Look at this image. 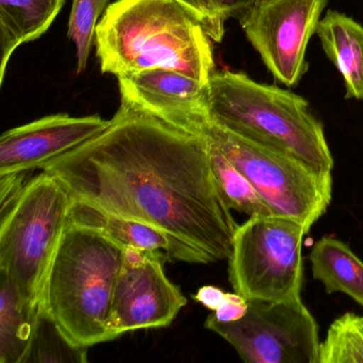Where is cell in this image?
<instances>
[{
    "label": "cell",
    "instance_id": "14",
    "mask_svg": "<svg viewBox=\"0 0 363 363\" xmlns=\"http://www.w3.org/2000/svg\"><path fill=\"white\" fill-rule=\"evenodd\" d=\"M316 35L327 58L341 74L345 99H363V26L337 10H328Z\"/></svg>",
    "mask_w": 363,
    "mask_h": 363
},
{
    "label": "cell",
    "instance_id": "21",
    "mask_svg": "<svg viewBox=\"0 0 363 363\" xmlns=\"http://www.w3.org/2000/svg\"><path fill=\"white\" fill-rule=\"evenodd\" d=\"M110 1L111 0H73L67 35L75 45L77 74H82L88 65L95 43L97 25Z\"/></svg>",
    "mask_w": 363,
    "mask_h": 363
},
{
    "label": "cell",
    "instance_id": "13",
    "mask_svg": "<svg viewBox=\"0 0 363 363\" xmlns=\"http://www.w3.org/2000/svg\"><path fill=\"white\" fill-rule=\"evenodd\" d=\"M69 223L99 231L123 247L130 246L143 250L164 252L169 261L194 264L211 263L201 250L165 231L139 220L110 213L74 197L69 209Z\"/></svg>",
    "mask_w": 363,
    "mask_h": 363
},
{
    "label": "cell",
    "instance_id": "12",
    "mask_svg": "<svg viewBox=\"0 0 363 363\" xmlns=\"http://www.w3.org/2000/svg\"><path fill=\"white\" fill-rule=\"evenodd\" d=\"M109 125L110 120L99 116L76 118L59 113L10 129L0 138V175L42 169Z\"/></svg>",
    "mask_w": 363,
    "mask_h": 363
},
{
    "label": "cell",
    "instance_id": "2",
    "mask_svg": "<svg viewBox=\"0 0 363 363\" xmlns=\"http://www.w3.org/2000/svg\"><path fill=\"white\" fill-rule=\"evenodd\" d=\"M94 44L101 73L116 78L160 67L208 84L216 73L211 39L177 0H116Z\"/></svg>",
    "mask_w": 363,
    "mask_h": 363
},
{
    "label": "cell",
    "instance_id": "5",
    "mask_svg": "<svg viewBox=\"0 0 363 363\" xmlns=\"http://www.w3.org/2000/svg\"><path fill=\"white\" fill-rule=\"evenodd\" d=\"M73 196L42 171L25 184L0 218V272L31 301H41L46 275L69 225Z\"/></svg>",
    "mask_w": 363,
    "mask_h": 363
},
{
    "label": "cell",
    "instance_id": "26",
    "mask_svg": "<svg viewBox=\"0 0 363 363\" xmlns=\"http://www.w3.org/2000/svg\"><path fill=\"white\" fill-rule=\"evenodd\" d=\"M226 293L222 289L214 286H203L193 295V299L205 306L207 309L216 311L222 305Z\"/></svg>",
    "mask_w": 363,
    "mask_h": 363
},
{
    "label": "cell",
    "instance_id": "15",
    "mask_svg": "<svg viewBox=\"0 0 363 363\" xmlns=\"http://www.w3.org/2000/svg\"><path fill=\"white\" fill-rule=\"evenodd\" d=\"M65 4V0H0V86L14 52L42 37Z\"/></svg>",
    "mask_w": 363,
    "mask_h": 363
},
{
    "label": "cell",
    "instance_id": "1",
    "mask_svg": "<svg viewBox=\"0 0 363 363\" xmlns=\"http://www.w3.org/2000/svg\"><path fill=\"white\" fill-rule=\"evenodd\" d=\"M42 171L74 199L145 223L228 260L239 225L214 178L203 135L121 103L106 130Z\"/></svg>",
    "mask_w": 363,
    "mask_h": 363
},
{
    "label": "cell",
    "instance_id": "9",
    "mask_svg": "<svg viewBox=\"0 0 363 363\" xmlns=\"http://www.w3.org/2000/svg\"><path fill=\"white\" fill-rule=\"evenodd\" d=\"M328 0H258L239 18L250 45L274 79L298 86L308 71V44Z\"/></svg>",
    "mask_w": 363,
    "mask_h": 363
},
{
    "label": "cell",
    "instance_id": "25",
    "mask_svg": "<svg viewBox=\"0 0 363 363\" xmlns=\"http://www.w3.org/2000/svg\"><path fill=\"white\" fill-rule=\"evenodd\" d=\"M218 18L226 23L229 18L239 20L244 12L258 0H209Z\"/></svg>",
    "mask_w": 363,
    "mask_h": 363
},
{
    "label": "cell",
    "instance_id": "8",
    "mask_svg": "<svg viewBox=\"0 0 363 363\" xmlns=\"http://www.w3.org/2000/svg\"><path fill=\"white\" fill-rule=\"evenodd\" d=\"M205 327L228 342L247 363H320L315 318L301 299L248 301L241 320L220 323L208 316Z\"/></svg>",
    "mask_w": 363,
    "mask_h": 363
},
{
    "label": "cell",
    "instance_id": "16",
    "mask_svg": "<svg viewBox=\"0 0 363 363\" xmlns=\"http://www.w3.org/2000/svg\"><path fill=\"white\" fill-rule=\"evenodd\" d=\"M0 363H25L41 318V301L25 297L0 272Z\"/></svg>",
    "mask_w": 363,
    "mask_h": 363
},
{
    "label": "cell",
    "instance_id": "19",
    "mask_svg": "<svg viewBox=\"0 0 363 363\" xmlns=\"http://www.w3.org/2000/svg\"><path fill=\"white\" fill-rule=\"evenodd\" d=\"M320 363H363V316L347 312L331 323L320 341Z\"/></svg>",
    "mask_w": 363,
    "mask_h": 363
},
{
    "label": "cell",
    "instance_id": "22",
    "mask_svg": "<svg viewBox=\"0 0 363 363\" xmlns=\"http://www.w3.org/2000/svg\"><path fill=\"white\" fill-rule=\"evenodd\" d=\"M205 29L210 39L220 43L224 39L225 23L218 18L209 0H177Z\"/></svg>",
    "mask_w": 363,
    "mask_h": 363
},
{
    "label": "cell",
    "instance_id": "23",
    "mask_svg": "<svg viewBox=\"0 0 363 363\" xmlns=\"http://www.w3.org/2000/svg\"><path fill=\"white\" fill-rule=\"evenodd\" d=\"M248 311V301L239 293H226L222 305L210 314L220 323H233L241 320Z\"/></svg>",
    "mask_w": 363,
    "mask_h": 363
},
{
    "label": "cell",
    "instance_id": "17",
    "mask_svg": "<svg viewBox=\"0 0 363 363\" xmlns=\"http://www.w3.org/2000/svg\"><path fill=\"white\" fill-rule=\"evenodd\" d=\"M314 279L328 294L340 292L363 306V261L335 238L323 237L309 255Z\"/></svg>",
    "mask_w": 363,
    "mask_h": 363
},
{
    "label": "cell",
    "instance_id": "11",
    "mask_svg": "<svg viewBox=\"0 0 363 363\" xmlns=\"http://www.w3.org/2000/svg\"><path fill=\"white\" fill-rule=\"evenodd\" d=\"M121 103L186 133L201 135L210 121L208 84L169 69L118 77Z\"/></svg>",
    "mask_w": 363,
    "mask_h": 363
},
{
    "label": "cell",
    "instance_id": "20",
    "mask_svg": "<svg viewBox=\"0 0 363 363\" xmlns=\"http://www.w3.org/2000/svg\"><path fill=\"white\" fill-rule=\"evenodd\" d=\"M88 362V348L72 343L42 310L39 327L25 363Z\"/></svg>",
    "mask_w": 363,
    "mask_h": 363
},
{
    "label": "cell",
    "instance_id": "7",
    "mask_svg": "<svg viewBox=\"0 0 363 363\" xmlns=\"http://www.w3.org/2000/svg\"><path fill=\"white\" fill-rule=\"evenodd\" d=\"M308 231L282 216H252L239 225L228 259L229 281L247 301L301 299L303 238Z\"/></svg>",
    "mask_w": 363,
    "mask_h": 363
},
{
    "label": "cell",
    "instance_id": "4",
    "mask_svg": "<svg viewBox=\"0 0 363 363\" xmlns=\"http://www.w3.org/2000/svg\"><path fill=\"white\" fill-rule=\"evenodd\" d=\"M208 109L210 120L231 133L291 155L316 171L333 172L324 126L301 95L240 72H216L208 84Z\"/></svg>",
    "mask_w": 363,
    "mask_h": 363
},
{
    "label": "cell",
    "instance_id": "24",
    "mask_svg": "<svg viewBox=\"0 0 363 363\" xmlns=\"http://www.w3.org/2000/svg\"><path fill=\"white\" fill-rule=\"evenodd\" d=\"M29 175L30 172L0 175V195H1L0 212H5L13 205L14 201L24 189L25 184L30 179L31 177H29Z\"/></svg>",
    "mask_w": 363,
    "mask_h": 363
},
{
    "label": "cell",
    "instance_id": "18",
    "mask_svg": "<svg viewBox=\"0 0 363 363\" xmlns=\"http://www.w3.org/2000/svg\"><path fill=\"white\" fill-rule=\"evenodd\" d=\"M205 137V135H203ZM210 161L220 194L231 210L250 216H275L252 182L205 137Z\"/></svg>",
    "mask_w": 363,
    "mask_h": 363
},
{
    "label": "cell",
    "instance_id": "10",
    "mask_svg": "<svg viewBox=\"0 0 363 363\" xmlns=\"http://www.w3.org/2000/svg\"><path fill=\"white\" fill-rule=\"evenodd\" d=\"M162 252L124 247L112 297L110 331L114 339L141 329L172 324L186 305L184 293L165 275Z\"/></svg>",
    "mask_w": 363,
    "mask_h": 363
},
{
    "label": "cell",
    "instance_id": "3",
    "mask_svg": "<svg viewBox=\"0 0 363 363\" xmlns=\"http://www.w3.org/2000/svg\"><path fill=\"white\" fill-rule=\"evenodd\" d=\"M124 247L107 235L67 225L46 275L41 307L75 345L91 347L114 339L112 297Z\"/></svg>",
    "mask_w": 363,
    "mask_h": 363
},
{
    "label": "cell",
    "instance_id": "6",
    "mask_svg": "<svg viewBox=\"0 0 363 363\" xmlns=\"http://www.w3.org/2000/svg\"><path fill=\"white\" fill-rule=\"evenodd\" d=\"M201 135L213 143L252 182L274 214L309 233L333 199V176L299 159L231 133L211 120Z\"/></svg>",
    "mask_w": 363,
    "mask_h": 363
}]
</instances>
